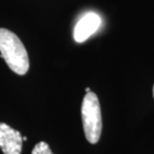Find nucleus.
I'll list each match as a JSON object with an SVG mask.
<instances>
[{"label": "nucleus", "instance_id": "8", "mask_svg": "<svg viewBox=\"0 0 154 154\" xmlns=\"http://www.w3.org/2000/svg\"><path fill=\"white\" fill-rule=\"evenodd\" d=\"M153 97H154V86H153Z\"/></svg>", "mask_w": 154, "mask_h": 154}, {"label": "nucleus", "instance_id": "2", "mask_svg": "<svg viewBox=\"0 0 154 154\" xmlns=\"http://www.w3.org/2000/svg\"><path fill=\"white\" fill-rule=\"evenodd\" d=\"M81 118L86 139L91 144L97 143L102 131V116L97 95L91 91L86 93L83 98Z\"/></svg>", "mask_w": 154, "mask_h": 154}, {"label": "nucleus", "instance_id": "4", "mask_svg": "<svg viewBox=\"0 0 154 154\" xmlns=\"http://www.w3.org/2000/svg\"><path fill=\"white\" fill-rule=\"evenodd\" d=\"M101 24V19L94 12H88L80 18L74 28V39L76 42H84L97 31Z\"/></svg>", "mask_w": 154, "mask_h": 154}, {"label": "nucleus", "instance_id": "1", "mask_svg": "<svg viewBox=\"0 0 154 154\" xmlns=\"http://www.w3.org/2000/svg\"><path fill=\"white\" fill-rule=\"evenodd\" d=\"M0 53L6 64L18 75H25L29 69V58L19 37L5 28H0Z\"/></svg>", "mask_w": 154, "mask_h": 154}, {"label": "nucleus", "instance_id": "6", "mask_svg": "<svg viewBox=\"0 0 154 154\" xmlns=\"http://www.w3.org/2000/svg\"><path fill=\"white\" fill-rule=\"evenodd\" d=\"M88 92H90V88H86V93H88Z\"/></svg>", "mask_w": 154, "mask_h": 154}, {"label": "nucleus", "instance_id": "3", "mask_svg": "<svg viewBox=\"0 0 154 154\" xmlns=\"http://www.w3.org/2000/svg\"><path fill=\"white\" fill-rule=\"evenodd\" d=\"M23 137L16 129L0 122V149L4 154H21Z\"/></svg>", "mask_w": 154, "mask_h": 154}, {"label": "nucleus", "instance_id": "5", "mask_svg": "<svg viewBox=\"0 0 154 154\" xmlns=\"http://www.w3.org/2000/svg\"><path fill=\"white\" fill-rule=\"evenodd\" d=\"M31 154H53V152L51 151L50 147L44 141L37 143L33 148Z\"/></svg>", "mask_w": 154, "mask_h": 154}, {"label": "nucleus", "instance_id": "7", "mask_svg": "<svg viewBox=\"0 0 154 154\" xmlns=\"http://www.w3.org/2000/svg\"><path fill=\"white\" fill-rule=\"evenodd\" d=\"M26 140H27V137H26V136H24V137H23V141H26Z\"/></svg>", "mask_w": 154, "mask_h": 154}]
</instances>
